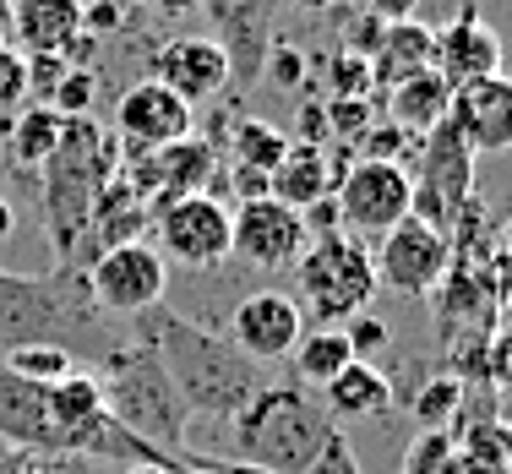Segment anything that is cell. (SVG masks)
I'll list each match as a JSON object with an SVG mask.
<instances>
[{"mask_svg":"<svg viewBox=\"0 0 512 474\" xmlns=\"http://www.w3.org/2000/svg\"><path fill=\"white\" fill-rule=\"evenodd\" d=\"M153 229V246L164 262H180V267H218L229 262V208L202 191V197H180L169 208H158L148 218Z\"/></svg>","mask_w":512,"mask_h":474,"instance_id":"7c38bea8","label":"cell"},{"mask_svg":"<svg viewBox=\"0 0 512 474\" xmlns=\"http://www.w3.org/2000/svg\"><path fill=\"white\" fill-rule=\"evenodd\" d=\"M229 186H235L240 191V202H256V197H267V175H262V169H229Z\"/></svg>","mask_w":512,"mask_h":474,"instance_id":"7dc6e473","label":"cell"},{"mask_svg":"<svg viewBox=\"0 0 512 474\" xmlns=\"http://www.w3.org/2000/svg\"><path fill=\"white\" fill-rule=\"evenodd\" d=\"M502 251H512V213H507V224H502Z\"/></svg>","mask_w":512,"mask_h":474,"instance_id":"6f0895ef","label":"cell"},{"mask_svg":"<svg viewBox=\"0 0 512 474\" xmlns=\"http://www.w3.org/2000/svg\"><path fill=\"white\" fill-rule=\"evenodd\" d=\"M137 458H153V464H164V469H175V474H197V469H186V464H180V458H175V453H153V447H148V442H142V447H137Z\"/></svg>","mask_w":512,"mask_h":474,"instance_id":"681fc988","label":"cell"},{"mask_svg":"<svg viewBox=\"0 0 512 474\" xmlns=\"http://www.w3.org/2000/svg\"><path fill=\"white\" fill-rule=\"evenodd\" d=\"M463 398H469L463 376L436 371L431 382L414 393V420H420V431H453V420L463 415Z\"/></svg>","mask_w":512,"mask_h":474,"instance_id":"f546056e","label":"cell"},{"mask_svg":"<svg viewBox=\"0 0 512 474\" xmlns=\"http://www.w3.org/2000/svg\"><path fill=\"white\" fill-rule=\"evenodd\" d=\"M262 82H273V88H306V55L295 44L273 39L262 55Z\"/></svg>","mask_w":512,"mask_h":474,"instance_id":"8d00e7d4","label":"cell"},{"mask_svg":"<svg viewBox=\"0 0 512 474\" xmlns=\"http://www.w3.org/2000/svg\"><path fill=\"white\" fill-rule=\"evenodd\" d=\"M28 104V60L17 44H0V109H22Z\"/></svg>","mask_w":512,"mask_h":474,"instance_id":"74e56055","label":"cell"},{"mask_svg":"<svg viewBox=\"0 0 512 474\" xmlns=\"http://www.w3.org/2000/svg\"><path fill=\"white\" fill-rule=\"evenodd\" d=\"M327 142H338V148H355L365 131L376 126V109L371 99H327Z\"/></svg>","mask_w":512,"mask_h":474,"instance_id":"836d02e7","label":"cell"},{"mask_svg":"<svg viewBox=\"0 0 512 474\" xmlns=\"http://www.w3.org/2000/svg\"><path fill=\"white\" fill-rule=\"evenodd\" d=\"M197 131V109H186L169 88H158L153 77L131 82L115 104V148L120 158H142V153H158L169 142L191 137Z\"/></svg>","mask_w":512,"mask_h":474,"instance_id":"5bb4252c","label":"cell"},{"mask_svg":"<svg viewBox=\"0 0 512 474\" xmlns=\"http://www.w3.org/2000/svg\"><path fill=\"white\" fill-rule=\"evenodd\" d=\"M11 474H60V469L50 464V458H28V464H22V469H11Z\"/></svg>","mask_w":512,"mask_h":474,"instance_id":"db71d44e","label":"cell"},{"mask_svg":"<svg viewBox=\"0 0 512 474\" xmlns=\"http://www.w3.org/2000/svg\"><path fill=\"white\" fill-rule=\"evenodd\" d=\"M295 284L306 295L311 316L322 327H344L349 316L371 311L376 295V267H371V246H360L344 229L311 235V246L295 262Z\"/></svg>","mask_w":512,"mask_h":474,"instance_id":"8992f818","label":"cell"},{"mask_svg":"<svg viewBox=\"0 0 512 474\" xmlns=\"http://www.w3.org/2000/svg\"><path fill=\"white\" fill-rule=\"evenodd\" d=\"M306 474H360V464H355V453H349L344 436H333V442H327V453L316 458Z\"/></svg>","mask_w":512,"mask_h":474,"instance_id":"ee69618b","label":"cell"},{"mask_svg":"<svg viewBox=\"0 0 512 474\" xmlns=\"http://www.w3.org/2000/svg\"><path fill=\"white\" fill-rule=\"evenodd\" d=\"M93 316L99 311L88 306L82 278H28L0 267V360L22 344H66L71 327H88Z\"/></svg>","mask_w":512,"mask_h":474,"instance_id":"5b68a950","label":"cell"},{"mask_svg":"<svg viewBox=\"0 0 512 474\" xmlns=\"http://www.w3.org/2000/svg\"><path fill=\"white\" fill-rule=\"evenodd\" d=\"M126 17H131V11L109 6V0H82V33H88V39H104V33H120V28H126Z\"/></svg>","mask_w":512,"mask_h":474,"instance_id":"b9f144b4","label":"cell"},{"mask_svg":"<svg viewBox=\"0 0 512 474\" xmlns=\"http://www.w3.org/2000/svg\"><path fill=\"white\" fill-rule=\"evenodd\" d=\"M28 464V453H17L11 442H0V474H11V469H22Z\"/></svg>","mask_w":512,"mask_h":474,"instance_id":"f5cc1de1","label":"cell"},{"mask_svg":"<svg viewBox=\"0 0 512 474\" xmlns=\"http://www.w3.org/2000/svg\"><path fill=\"white\" fill-rule=\"evenodd\" d=\"M371 267H376V289H393L404 300L436 295L442 278L453 273V235H442L436 224L409 213L404 224H393L376 240Z\"/></svg>","mask_w":512,"mask_h":474,"instance_id":"30bf717a","label":"cell"},{"mask_svg":"<svg viewBox=\"0 0 512 474\" xmlns=\"http://www.w3.org/2000/svg\"><path fill=\"white\" fill-rule=\"evenodd\" d=\"M109 6H120V11H131V6H142V0H109Z\"/></svg>","mask_w":512,"mask_h":474,"instance_id":"680465c9","label":"cell"},{"mask_svg":"<svg viewBox=\"0 0 512 474\" xmlns=\"http://www.w3.org/2000/svg\"><path fill=\"white\" fill-rule=\"evenodd\" d=\"M120 175V148L109 142V131L93 115H77L60 126L50 158L39 164V186H44V218H50V240L60 273L82 278V240H88V218L93 202L109 180Z\"/></svg>","mask_w":512,"mask_h":474,"instance_id":"6da1fadb","label":"cell"},{"mask_svg":"<svg viewBox=\"0 0 512 474\" xmlns=\"http://www.w3.org/2000/svg\"><path fill=\"white\" fill-rule=\"evenodd\" d=\"M338 229L355 235L360 246L382 240L393 224H404L414 213V180L409 164H376V158H355L333 186Z\"/></svg>","mask_w":512,"mask_h":474,"instance_id":"52a82bcc","label":"cell"},{"mask_svg":"<svg viewBox=\"0 0 512 474\" xmlns=\"http://www.w3.org/2000/svg\"><path fill=\"white\" fill-rule=\"evenodd\" d=\"M93 99H99V71L93 66H66V77H60L55 93H50V109L60 120H77V115H93Z\"/></svg>","mask_w":512,"mask_h":474,"instance_id":"d6a6232c","label":"cell"},{"mask_svg":"<svg viewBox=\"0 0 512 474\" xmlns=\"http://www.w3.org/2000/svg\"><path fill=\"white\" fill-rule=\"evenodd\" d=\"M431 71L447 82V88H469V82L502 71V39H496V28L474 11V0L436 33V66Z\"/></svg>","mask_w":512,"mask_h":474,"instance_id":"ac0fdd59","label":"cell"},{"mask_svg":"<svg viewBox=\"0 0 512 474\" xmlns=\"http://www.w3.org/2000/svg\"><path fill=\"white\" fill-rule=\"evenodd\" d=\"M284 153H289V131L284 126H267V120H256V115L229 126V158H235L240 169H262V175H273Z\"/></svg>","mask_w":512,"mask_h":474,"instance_id":"f1b7e54d","label":"cell"},{"mask_svg":"<svg viewBox=\"0 0 512 474\" xmlns=\"http://www.w3.org/2000/svg\"><path fill=\"white\" fill-rule=\"evenodd\" d=\"M349 360H355V349H349L344 327H311V333H300V344H295V371H300L306 387H327Z\"/></svg>","mask_w":512,"mask_h":474,"instance_id":"83f0119b","label":"cell"},{"mask_svg":"<svg viewBox=\"0 0 512 474\" xmlns=\"http://www.w3.org/2000/svg\"><path fill=\"white\" fill-rule=\"evenodd\" d=\"M376 82H371V60L365 55H333L327 60V99H371Z\"/></svg>","mask_w":512,"mask_h":474,"instance_id":"e575fe53","label":"cell"},{"mask_svg":"<svg viewBox=\"0 0 512 474\" xmlns=\"http://www.w3.org/2000/svg\"><path fill=\"white\" fill-rule=\"evenodd\" d=\"M289 142H311V148H327V109H322V104H300L295 137H289Z\"/></svg>","mask_w":512,"mask_h":474,"instance_id":"7bdbcfd3","label":"cell"},{"mask_svg":"<svg viewBox=\"0 0 512 474\" xmlns=\"http://www.w3.org/2000/svg\"><path fill=\"white\" fill-rule=\"evenodd\" d=\"M120 175H126L131 191L148 202V213H158V208H169V202H180V197H202V191H213L218 148L191 131V137L169 142V148H158V153L120 158Z\"/></svg>","mask_w":512,"mask_h":474,"instance_id":"8fae6325","label":"cell"},{"mask_svg":"<svg viewBox=\"0 0 512 474\" xmlns=\"http://www.w3.org/2000/svg\"><path fill=\"white\" fill-rule=\"evenodd\" d=\"M322 393H327L322 409L333 415V425L338 420H382L387 409H393V382H387V371L371 366V360H349Z\"/></svg>","mask_w":512,"mask_h":474,"instance_id":"603a6c76","label":"cell"},{"mask_svg":"<svg viewBox=\"0 0 512 474\" xmlns=\"http://www.w3.org/2000/svg\"><path fill=\"white\" fill-rule=\"evenodd\" d=\"M11 39L22 55H60L82 39V0H11Z\"/></svg>","mask_w":512,"mask_h":474,"instance_id":"7402d4cb","label":"cell"},{"mask_svg":"<svg viewBox=\"0 0 512 474\" xmlns=\"http://www.w3.org/2000/svg\"><path fill=\"white\" fill-rule=\"evenodd\" d=\"M436 66V33L425 28L420 17L414 22H387V33H382V44H376V55H371V82L376 88H393V82H404L414 77V71H431Z\"/></svg>","mask_w":512,"mask_h":474,"instance_id":"cb8c5ba5","label":"cell"},{"mask_svg":"<svg viewBox=\"0 0 512 474\" xmlns=\"http://www.w3.org/2000/svg\"><path fill=\"white\" fill-rule=\"evenodd\" d=\"M485 382H491L502 398H512V322L485 338Z\"/></svg>","mask_w":512,"mask_h":474,"instance_id":"ab89813d","label":"cell"},{"mask_svg":"<svg viewBox=\"0 0 512 474\" xmlns=\"http://www.w3.org/2000/svg\"><path fill=\"white\" fill-rule=\"evenodd\" d=\"M355 164V158H338V148H311V142H289V153L278 158V169L267 175V197L284 202V208L306 213L316 202L333 197L338 175Z\"/></svg>","mask_w":512,"mask_h":474,"instance_id":"44dd1931","label":"cell"},{"mask_svg":"<svg viewBox=\"0 0 512 474\" xmlns=\"http://www.w3.org/2000/svg\"><path fill=\"white\" fill-rule=\"evenodd\" d=\"M382 33H387V22H376L371 11H365V17H360V28L349 33V44H344V50H349V55H365V60H371V55H376V44H382Z\"/></svg>","mask_w":512,"mask_h":474,"instance_id":"f6af8a7d","label":"cell"},{"mask_svg":"<svg viewBox=\"0 0 512 474\" xmlns=\"http://www.w3.org/2000/svg\"><path fill=\"white\" fill-rule=\"evenodd\" d=\"M355 148H360V158H376V164H404V158L420 148V137H409L404 126H393V120L382 115V120H376V126L355 142Z\"/></svg>","mask_w":512,"mask_h":474,"instance_id":"d590c367","label":"cell"},{"mask_svg":"<svg viewBox=\"0 0 512 474\" xmlns=\"http://www.w3.org/2000/svg\"><path fill=\"white\" fill-rule=\"evenodd\" d=\"M458 474H512L507 464H480V458H463L458 453Z\"/></svg>","mask_w":512,"mask_h":474,"instance_id":"f907efd6","label":"cell"},{"mask_svg":"<svg viewBox=\"0 0 512 474\" xmlns=\"http://www.w3.org/2000/svg\"><path fill=\"white\" fill-rule=\"evenodd\" d=\"M60 126H66V120H60L50 104L11 109V120H6V153H11V164H17V169H39L44 158H50V148H55Z\"/></svg>","mask_w":512,"mask_h":474,"instance_id":"4316f807","label":"cell"},{"mask_svg":"<svg viewBox=\"0 0 512 474\" xmlns=\"http://www.w3.org/2000/svg\"><path fill=\"white\" fill-rule=\"evenodd\" d=\"M414 218L436 224L442 235H453L463 202L474 197V153L453 126H431L414 148Z\"/></svg>","mask_w":512,"mask_h":474,"instance_id":"ba28073f","label":"cell"},{"mask_svg":"<svg viewBox=\"0 0 512 474\" xmlns=\"http://www.w3.org/2000/svg\"><path fill=\"white\" fill-rule=\"evenodd\" d=\"M311 246V229L295 208L273 197H256L229 208V257L262 267V273H278V267H295L300 251Z\"/></svg>","mask_w":512,"mask_h":474,"instance_id":"4fadbf2b","label":"cell"},{"mask_svg":"<svg viewBox=\"0 0 512 474\" xmlns=\"http://www.w3.org/2000/svg\"><path fill=\"white\" fill-rule=\"evenodd\" d=\"M218 17V50L229 55V88H251L262 77V55L273 44V0H202Z\"/></svg>","mask_w":512,"mask_h":474,"instance_id":"ffe728a7","label":"cell"},{"mask_svg":"<svg viewBox=\"0 0 512 474\" xmlns=\"http://www.w3.org/2000/svg\"><path fill=\"white\" fill-rule=\"evenodd\" d=\"M169 284V262L158 257L153 240H120V246L99 251L82 267V289H88V306L109 311V316H142L164 300Z\"/></svg>","mask_w":512,"mask_h":474,"instance_id":"9c48e42d","label":"cell"},{"mask_svg":"<svg viewBox=\"0 0 512 474\" xmlns=\"http://www.w3.org/2000/svg\"><path fill=\"white\" fill-rule=\"evenodd\" d=\"M148 202L131 191L126 175H115L109 186L99 191V202H93V218H88V240H99V251L120 246V240H148ZM93 251V257H99Z\"/></svg>","mask_w":512,"mask_h":474,"instance_id":"d4e9b609","label":"cell"},{"mask_svg":"<svg viewBox=\"0 0 512 474\" xmlns=\"http://www.w3.org/2000/svg\"><path fill=\"white\" fill-rule=\"evenodd\" d=\"M126 474H175V469H164V464H153V458H142V464H131Z\"/></svg>","mask_w":512,"mask_h":474,"instance_id":"11a10c76","label":"cell"},{"mask_svg":"<svg viewBox=\"0 0 512 474\" xmlns=\"http://www.w3.org/2000/svg\"><path fill=\"white\" fill-rule=\"evenodd\" d=\"M0 366L11 376H22V382H33V387H55L77 371V355H71L66 344H22V349H11Z\"/></svg>","mask_w":512,"mask_h":474,"instance_id":"4dcf8cb0","label":"cell"},{"mask_svg":"<svg viewBox=\"0 0 512 474\" xmlns=\"http://www.w3.org/2000/svg\"><path fill=\"white\" fill-rule=\"evenodd\" d=\"M229 431H235L240 464H251L262 474H306L316 458L327 453L338 425L306 387H273L267 382L262 393L229 420Z\"/></svg>","mask_w":512,"mask_h":474,"instance_id":"277c9868","label":"cell"},{"mask_svg":"<svg viewBox=\"0 0 512 474\" xmlns=\"http://www.w3.org/2000/svg\"><path fill=\"white\" fill-rule=\"evenodd\" d=\"M447 104H453V88H447L436 71H414V77H404V82L387 88V120L404 126L409 137H425L431 126H442Z\"/></svg>","mask_w":512,"mask_h":474,"instance_id":"484cf974","label":"cell"},{"mask_svg":"<svg viewBox=\"0 0 512 474\" xmlns=\"http://www.w3.org/2000/svg\"><path fill=\"white\" fill-rule=\"evenodd\" d=\"M365 11H371L376 22H414L420 17V0H371Z\"/></svg>","mask_w":512,"mask_h":474,"instance_id":"bcb514c9","label":"cell"},{"mask_svg":"<svg viewBox=\"0 0 512 474\" xmlns=\"http://www.w3.org/2000/svg\"><path fill=\"white\" fill-rule=\"evenodd\" d=\"M447 126L469 142V153H507L512 148V77H480L469 88H453Z\"/></svg>","mask_w":512,"mask_h":474,"instance_id":"e0dca14e","label":"cell"},{"mask_svg":"<svg viewBox=\"0 0 512 474\" xmlns=\"http://www.w3.org/2000/svg\"><path fill=\"white\" fill-rule=\"evenodd\" d=\"M502 316H507V322H512V300H507V306H502Z\"/></svg>","mask_w":512,"mask_h":474,"instance_id":"91938a15","label":"cell"},{"mask_svg":"<svg viewBox=\"0 0 512 474\" xmlns=\"http://www.w3.org/2000/svg\"><path fill=\"white\" fill-rule=\"evenodd\" d=\"M398 474H458V442L453 431H420L404 447V469Z\"/></svg>","mask_w":512,"mask_h":474,"instance_id":"1f68e13d","label":"cell"},{"mask_svg":"<svg viewBox=\"0 0 512 474\" xmlns=\"http://www.w3.org/2000/svg\"><path fill=\"white\" fill-rule=\"evenodd\" d=\"M289 6H295V11H327L333 0H289Z\"/></svg>","mask_w":512,"mask_h":474,"instance_id":"9f6ffc18","label":"cell"},{"mask_svg":"<svg viewBox=\"0 0 512 474\" xmlns=\"http://www.w3.org/2000/svg\"><path fill=\"white\" fill-rule=\"evenodd\" d=\"M28 60V104H50L55 82L66 77V60L60 55H22Z\"/></svg>","mask_w":512,"mask_h":474,"instance_id":"60d3db41","label":"cell"},{"mask_svg":"<svg viewBox=\"0 0 512 474\" xmlns=\"http://www.w3.org/2000/svg\"><path fill=\"white\" fill-rule=\"evenodd\" d=\"M93 376H99L109 420L126 436L148 442L153 453H191V409L175 393V382H169L164 360H158V349L148 338L104 349Z\"/></svg>","mask_w":512,"mask_h":474,"instance_id":"3957f363","label":"cell"},{"mask_svg":"<svg viewBox=\"0 0 512 474\" xmlns=\"http://www.w3.org/2000/svg\"><path fill=\"white\" fill-rule=\"evenodd\" d=\"M153 82L169 88L186 109H202L229 93V55L218 50V39L202 33H175L153 50Z\"/></svg>","mask_w":512,"mask_h":474,"instance_id":"9a60e30c","label":"cell"},{"mask_svg":"<svg viewBox=\"0 0 512 474\" xmlns=\"http://www.w3.org/2000/svg\"><path fill=\"white\" fill-rule=\"evenodd\" d=\"M11 235H17V208H11L6 197H0V246H6Z\"/></svg>","mask_w":512,"mask_h":474,"instance_id":"816d5d0a","label":"cell"},{"mask_svg":"<svg viewBox=\"0 0 512 474\" xmlns=\"http://www.w3.org/2000/svg\"><path fill=\"white\" fill-rule=\"evenodd\" d=\"M142 6H153V11H164V17H191V11L202 6V0H142Z\"/></svg>","mask_w":512,"mask_h":474,"instance_id":"c3c4849f","label":"cell"},{"mask_svg":"<svg viewBox=\"0 0 512 474\" xmlns=\"http://www.w3.org/2000/svg\"><path fill=\"white\" fill-rule=\"evenodd\" d=\"M344 338H349V349H355V360H371V355H382V349L393 344L387 322H382V316H371V311L349 316V322H344Z\"/></svg>","mask_w":512,"mask_h":474,"instance_id":"f35d334b","label":"cell"},{"mask_svg":"<svg viewBox=\"0 0 512 474\" xmlns=\"http://www.w3.org/2000/svg\"><path fill=\"white\" fill-rule=\"evenodd\" d=\"M164 360L175 393L186 398L191 415L207 420H235L240 409L251 404L256 393L267 387L262 366H251L229 338L207 333V327L186 322V316H158V333L148 338Z\"/></svg>","mask_w":512,"mask_h":474,"instance_id":"7a4b0ae2","label":"cell"},{"mask_svg":"<svg viewBox=\"0 0 512 474\" xmlns=\"http://www.w3.org/2000/svg\"><path fill=\"white\" fill-rule=\"evenodd\" d=\"M300 333H306V316H300L295 300L278 295V289H256V295H246L229 311L224 338L251 360V366H278L284 355H295Z\"/></svg>","mask_w":512,"mask_h":474,"instance_id":"2e32d148","label":"cell"},{"mask_svg":"<svg viewBox=\"0 0 512 474\" xmlns=\"http://www.w3.org/2000/svg\"><path fill=\"white\" fill-rule=\"evenodd\" d=\"M0 442H11L28 458H66V436L50 415L44 387L11 376L6 366H0Z\"/></svg>","mask_w":512,"mask_h":474,"instance_id":"d6986e66","label":"cell"}]
</instances>
